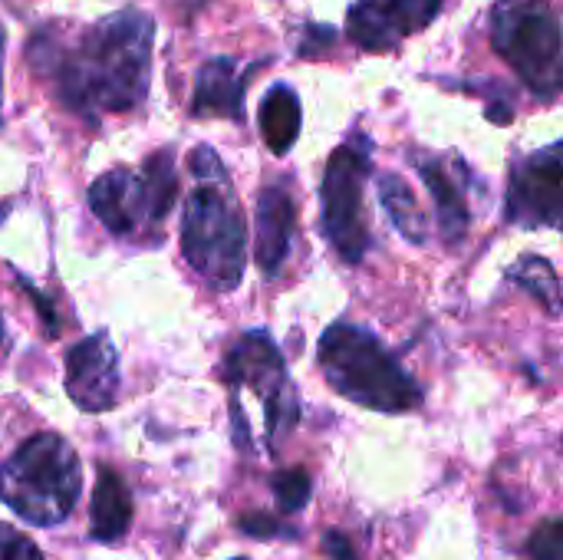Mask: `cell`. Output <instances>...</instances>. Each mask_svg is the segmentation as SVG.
Listing matches in <instances>:
<instances>
[{"instance_id":"obj_8","label":"cell","mask_w":563,"mask_h":560,"mask_svg":"<svg viewBox=\"0 0 563 560\" xmlns=\"http://www.w3.org/2000/svg\"><path fill=\"white\" fill-rule=\"evenodd\" d=\"M228 383L238 389H251L264 403L267 436L277 442L300 416L297 393L287 380L284 360L267 333H247L228 353Z\"/></svg>"},{"instance_id":"obj_24","label":"cell","mask_w":563,"mask_h":560,"mask_svg":"<svg viewBox=\"0 0 563 560\" xmlns=\"http://www.w3.org/2000/svg\"><path fill=\"white\" fill-rule=\"evenodd\" d=\"M0 66H3V36H0Z\"/></svg>"},{"instance_id":"obj_10","label":"cell","mask_w":563,"mask_h":560,"mask_svg":"<svg viewBox=\"0 0 563 560\" xmlns=\"http://www.w3.org/2000/svg\"><path fill=\"white\" fill-rule=\"evenodd\" d=\"M66 393L82 413H106L119 393V353L109 333H92L66 353Z\"/></svg>"},{"instance_id":"obj_15","label":"cell","mask_w":563,"mask_h":560,"mask_svg":"<svg viewBox=\"0 0 563 560\" xmlns=\"http://www.w3.org/2000/svg\"><path fill=\"white\" fill-rule=\"evenodd\" d=\"M132 525V502L122 479L112 469H99V482L92 492V538L119 541Z\"/></svg>"},{"instance_id":"obj_13","label":"cell","mask_w":563,"mask_h":560,"mask_svg":"<svg viewBox=\"0 0 563 560\" xmlns=\"http://www.w3.org/2000/svg\"><path fill=\"white\" fill-rule=\"evenodd\" d=\"M294 238V201L280 185H271L257 198V241H254V257L257 267L274 277L290 251Z\"/></svg>"},{"instance_id":"obj_12","label":"cell","mask_w":563,"mask_h":560,"mask_svg":"<svg viewBox=\"0 0 563 560\" xmlns=\"http://www.w3.org/2000/svg\"><path fill=\"white\" fill-rule=\"evenodd\" d=\"M432 201H435V215H439V228L445 234V241H462L468 231V168L462 165V158H419L416 162Z\"/></svg>"},{"instance_id":"obj_26","label":"cell","mask_w":563,"mask_h":560,"mask_svg":"<svg viewBox=\"0 0 563 560\" xmlns=\"http://www.w3.org/2000/svg\"><path fill=\"white\" fill-rule=\"evenodd\" d=\"M234 560H244V558H234Z\"/></svg>"},{"instance_id":"obj_7","label":"cell","mask_w":563,"mask_h":560,"mask_svg":"<svg viewBox=\"0 0 563 560\" xmlns=\"http://www.w3.org/2000/svg\"><path fill=\"white\" fill-rule=\"evenodd\" d=\"M369 178V142L350 139L340 145L323 172V234L350 264L369 251V228L363 215V185Z\"/></svg>"},{"instance_id":"obj_25","label":"cell","mask_w":563,"mask_h":560,"mask_svg":"<svg viewBox=\"0 0 563 560\" xmlns=\"http://www.w3.org/2000/svg\"><path fill=\"white\" fill-rule=\"evenodd\" d=\"M0 337H3V327H0Z\"/></svg>"},{"instance_id":"obj_2","label":"cell","mask_w":563,"mask_h":560,"mask_svg":"<svg viewBox=\"0 0 563 560\" xmlns=\"http://www.w3.org/2000/svg\"><path fill=\"white\" fill-rule=\"evenodd\" d=\"M320 370L340 396L376 413H409L422 403V389L399 360L350 323H333L320 337Z\"/></svg>"},{"instance_id":"obj_11","label":"cell","mask_w":563,"mask_h":560,"mask_svg":"<svg viewBox=\"0 0 563 560\" xmlns=\"http://www.w3.org/2000/svg\"><path fill=\"white\" fill-rule=\"evenodd\" d=\"M442 0H356L350 10V36L363 50H393L435 20Z\"/></svg>"},{"instance_id":"obj_5","label":"cell","mask_w":563,"mask_h":560,"mask_svg":"<svg viewBox=\"0 0 563 560\" xmlns=\"http://www.w3.org/2000/svg\"><path fill=\"white\" fill-rule=\"evenodd\" d=\"M492 43L511 69L554 99L563 89V26L548 0H498L492 10Z\"/></svg>"},{"instance_id":"obj_16","label":"cell","mask_w":563,"mask_h":560,"mask_svg":"<svg viewBox=\"0 0 563 560\" xmlns=\"http://www.w3.org/2000/svg\"><path fill=\"white\" fill-rule=\"evenodd\" d=\"M261 135L274 155L290 152L300 135V102L290 86H274L261 102Z\"/></svg>"},{"instance_id":"obj_19","label":"cell","mask_w":563,"mask_h":560,"mask_svg":"<svg viewBox=\"0 0 563 560\" xmlns=\"http://www.w3.org/2000/svg\"><path fill=\"white\" fill-rule=\"evenodd\" d=\"M310 492H313V485H310V475L303 469H290V472H280L274 479V495H277L284 512H300L310 502Z\"/></svg>"},{"instance_id":"obj_4","label":"cell","mask_w":563,"mask_h":560,"mask_svg":"<svg viewBox=\"0 0 563 560\" xmlns=\"http://www.w3.org/2000/svg\"><path fill=\"white\" fill-rule=\"evenodd\" d=\"M247 231L228 175L198 178V188L185 201L181 251L185 261L214 290H234L244 274Z\"/></svg>"},{"instance_id":"obj_14","label":"cell","mask_w":563,"mask_h":560,"mask_svg":"<svg viewBox=\"0 0 563 560\" xmlns=\"http://www.w3.org/2000/svg\"><path fill=\"white\" fill-rule=\"evenodd\" d=\"M241 92H244V76L234 59H211L198 73L195 86V112L198 116H241Z\"/></svg>"},{"instance_id":"obj_9","label":"cell","mask_w":563,"mask_h":560,"mask_svg":"<svg viewBox=\"0 0 563 560\" xmlns=\"http://www.w3.org/2000/svg\"><path fill=\"white\" fill-rule=\"evenodd\" d=\"M505 211L521 228H563V142L531 152L511 168Z\"/></svg>"},{"instance_id":"obj_6","label":"cell","mask_w":563,"mask_h":560,"mask_svg":"<svg viewBox=\"0 0 563 560\" xmlns=\"http://www.w3.org/2000/svg\"><path fill=\"white\" fill-rule=\"evenodd\" d=\"M175 195H178V178H175L172 155L158 152L142 165V172L115 168L96 178L89 188V205L112 234H135L145 224L162 221L172 211Z\"/></svg>"},{"instance_id":"obj_22","label":"cell","mask_w":563,"mask_h":560,"mask_svg":"<svg viewBox=\"0 0 563 560\" xmlns=\"http://www.w3.org/2000/svg\"><path fill=\"white\" fill-rule=\"evenodd\" d=\"M241 528H244L247 535H254V538H277V535H287V528H280L277 521H271V518H261V515H254V518H244V521H241Z\"/></svg>"},{"instance_id":"obj_1","label":"cell","mask_w":563,"mask_h":560,"mask_svg":"<svg viewBox=\"0 0 563 560\" xmlns=\"http://www.w3.org/2000/svg\"><path fill=\"white\" fill-rule=\"evenodd\" d=\"M155 26L142 10H119L89 26L56 59L59 96L79 112H125L148 89Z\"/></svg>"},{"instance_id":"obj_23","label":"cell","mask_w":563,"mask_h":560,"mask_svg":"<svg viewBox=\"0 0 563 560\" xmlns=\"http://www.w3.org/2000/svg\"><path fill=\"white\" fill-rule=\"evenodd\" d=\"M323 551L330 554V558L336 560H356V551H353V545L340 535V531H327V538H323Z\"/></svg>"},{"instance_id":"obj_21","label":"cell","mask_w":563,"mask_h":560,"mask_svg":"<svg viewBox=\"0 0 563 560\" xmlns=\"http://www.w3.org/2000/svg\"><path fill=\"white\" fill-rule=\"evenodd\" d=\"M0 560H43V554L30 538L0 525Z\"/></svg>"},{"instance_id":"obj_3","label":"cell","mask_w":563,"mask_h":560,"mask_svg":"<svg viewBox=\"0 0 563 560\" xmlns=\"http://www.w3.org/2000/svg\"><path fill=\"white\" fill-rule=\"evenodd\" d=\"M79 459L73 446L53 432L23 442L0 469L3 505L30 525L49 528L69 518L79 498Z\"/></svg>"},{"instance_id":"obj_20","label":"cell","mask_w":563,"mask_h":560,"mask_svg":"<svg viewBox=\"0 0 563 560\" xmlns=\"http://www.w3.org/2000/svg\"><path fill=\"white\" fill-rule=\"evenodd\" d=\"M528 558L531 560H563V518L541 521L528 538Z\"/></svg>"},{"instance_id":"obj_18","label":"cell","mask_w":563,"mask_h":560,"mask_svg":"<svg viewBox=\"0 0 563 560\" xmlns=\"http://www.w3.org/2000/svg\"><path fill=\"white\" fill-rule=\"evenodd\" d=\"M511 277L551 314V317H561L563 310V294H561V281L554 274V267L544 261V257H521L515 267H511Z\"/></svg>"},{"instance_id":"obj_17","label":"cell","mask_w":563,"mask_h":560,"mask_svg":"<svg viewBox=\"0 0 563 560\" xmlns=\"http://www.w3.org/2000/svg\"><path fill=\"white\" fill-rule=\"evenodd\" d=\"M376 185H379V201H383L386 215L393 218V224L399 228V234H406L412 244H422L429 238V221H426L412 188L393 172H383Z\"/></svg>"}]
</instances>
